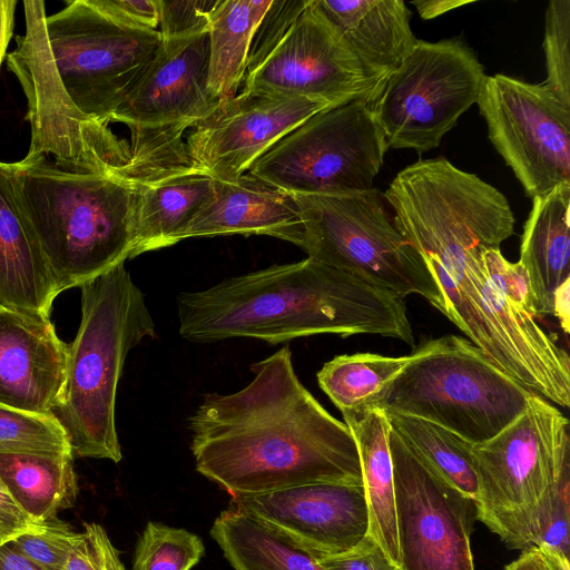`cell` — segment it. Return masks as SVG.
Returning <instances> with one entry per match:
<instances>
[{
	"label": "cell",
	"mask_w": 570,
	"mask_h": 570,
	"mask_svg": "<svg viewBox=\"0 0 570 570\" xmlns=\"http://www.w3.org/2000/svg\"><path fill=\"white\" fill-rule=\"evenodd\" d=\"M504 570H564L540 549L523 550L519 558L504 567Z\"/></svg>",
	"instance_id": "b9f144b4"
},
{
	"label": "cell",
	"mask_w": 570,
	"mask_h": 570,
	"mask_svg": "<svg viewBox=\"0 0 570 570\" xmlns=\"http://www.w3.org/2000/svg\"><path fill=\"white\" fill-rule=\"evenodd\" d=\"M382 82L366 70L316 0H309L277 47L245 77L243 90L337 107L360 99L372 104Z\"/></svg>",
	"instance_id": "5bb4252c"
},
{
	"label": "cell",
	"mask_w": 570,
	"mask_h": 570,
	"mask_svg": "<svg viewBox=\"0 0 570 570\" xmlns=\"http://www.w3.org/2000/svg\"><path fill=\"white\" fill-rule=\"evenodd\" d=\"M218 0H159L161 38L188 37L208 31L209 17Z\"/></svg>",
	"instance_id": "74e56055"
},
{
	"label": "cell",
	"mask_w": 570,
	"mask_h": 570,
	"mask_svg": "<svg viewBox=\"0 0 570 570\" xmlns=\"http://www.w3.org/2000/svg\"><path fill=\"white\" fill-rule=\"evenodd\" d=\"M570 184L532 199L523 225L519 263L525 269L538 315L552 314L556 289L570 279Z\"/></svg>",
	"instance_id": "603a6c76"
},
{
	"label": "cell",
	"mask_w": 570,
	"mask_h": 570,
	"mask_svg": "<svg viewBox=\"0 0 570 570\" xmlns=\"http://www.w3.org/2000/svg\"><path fill=\"white\" fill-rule=\"evenodd\" d=\"M326 102L242 90L198 121L185 138L190 163L215 180L235 183L254 161Z\"/></svg>",
	"instance_id": "9a60e30c"
},
{
	"label": "cell",
	"mask_w": 570,
	"mask_h": 570,
	"mask_svg": "<svg viewBox=\"0 0 570 570\" xmlns=\"http://www.w3.org/2000/svg\"><path fill=\"white\" fill-rule=\"evenodd\" d=\"M43 18L58 82L86 128L101 142L128 148L109 124L116 109L154 58L158 30L128 26L92 0H73Z\"/></svg>",
	"instance_id": "8992f818"
},
{
	"label": "cell",
	"mask_w": 570,
	"mask_h": 570,
	"mask_svg": "<svg viewBox=\"0 0 570 570\" xmlns=\"http://www.w3.org/2000/svg\"><path fill=\"white\" fill-rule=\"evenodd\" d=\"M385 414L391 429L416 456L475 501L478 474L474 444L430 421L394 412Z\"/></svg>",
	"instance_id": "83f0119b"
},
{
	"label": "cell",
	"mask_w": 570,
	"mask_h": 570,
	"mask_svg": "<svg viewBox=\"0 0 570 570\" xmlns=\"http://www.w3.org/2000/svg\"><path fill=\"white\" fill-rule=\"evenodd\" d=\"M488 136L525 195L570 184V107L542 83L485 76L478 99Z\"/></svg>",
	"instance_id": "8fae6325"
},
{
	"label": "cell",
	"mask_w": 570,
	"mask_h": 570,
	"mask_svg": "<svg viewBox=\"0 0 570 570\" xmlns=\"http://www.w3.org/2000/svg\"><path fill=\"white\" fill-rule=\"evenodd\" d=\"M32 523L33 521L21 510L0 479V535L10 540Z\"/></svg>",
	"instance_id": "60d3db41"
},
{
	"label": "cell",
	"mask_w": 570,
	"mask_h": 570,
	"mask_svg": "<svg viewBox=\"0 0 570 570\" xmlns=\"http://www.w3.org/2000/svg\"><path fill=\"white\" fill-rule=\"evenodd\" d=\"M63 570H126L119 551L105 529L95 522L83 523V530L71 550Z\"/></svg>",
	"instance_id": "8d00e7d4"
},
{
	"label": "cell",
	"mask_w": 570,
	"mask_h": 570,
	"mask_svg": "<svg viewBox=\"0 0 570 570\" xmlns=\"http://www.w3.org/2000/svg\"><path fill=\"white\" fill-rule=\"evenodd\" d=\"M299 244L308 258L403 297L415 294L441 312L442 294L420 253L394 225L377 188L340 195H294Z\"/></svg>",
	"instance_id": "52a82bcc"
},
{
	"label": "cell",
	"mask_w": 570,
	"mask_h": 570,
	"mask_svg": "<svg viewBox=\"0 0 570 570\" xmlns=\"http://www.w3.org/2000/svg\"><path fill=\"white\" fill-rule=\"evenodd\" d=\"M568 419L533 394L527 410L491 440L473 445L476 520L510 549L533 548L541 507L556 475Z\"/></svg>",
	"instance_id": "ba28073f"
},
{
	"label": "cell",
	"mask_w": 570,
	"mask_h": 570,
	"mask_svg": "<svg viewBox=\"0 0 570 570\" xmlns=\"http://www.w3.org/2000/svg\"><path fill=\"white\" fill-rule=\"evenodd\" d=\"M271 1L218 0L208 24V86L224 101L237 95L244 81L254 31Z\"/></svg>",
	"instance_id": "484cf974"
},
{
	"label": "cell",
	"mask_w": 570,
	"mask_h": 570,
	"mask_svg": "<svg viewBox=\"0 0 570 570\" xmlns=\"http://www.w3.org/2000/svg\"><path fill=\"white\" fill-rule=\"evenodd\" d=\"M26 32L9 55L8 66L18 77L28 100L31 126L29 156H43L70 170L112 173L128 168L129 148L98 140L83 125L63 94L51 61L43 31V1H24Z\"/></svg>",
	"instance_id": "4fadbf2b"
},
{
	"label": "cell",
	"mask_w": 570,
	"mask_h": 570,
	"mask_svg": "<svg viewBox=\"0 0 570 570\" xmlns=\"http://www.w3.org/2000/svg\"><path fill=\"white\" fill-rule=\"evenodd\" d=\"M210 535L234 570H324L306 551L230 509L215 519Z\"/></svg>",
	"instance_id": "4316f807"
},
{
	"label": "cell",
	"mask_w": 570,
	"mask_h": 570,
	"mask_svg": "<svg viewBox=\"0 0 570 570\" xmlns=\"http://www.w3.org/2000/svg\"><path fill=\"white\" fill-rule=\"evenodd\" d=\"M483 267L495 289L515 308L535 317L529 277L523 266L510 263L500 248H487L481 254Z\"/></svg>",
	"instance_id": "d590c367"
},
{
	"label": "cell",
	"mask_w": 570,
	"mask_h": 570,
	"mask_svg": "<svg viewBox=\"0 0 570 570\" xmlns=\"http://www.w3.org/2000/svg\"><path fill=\"white\" fill-rule=\"evenodd\" d=\"M80 532L57 517L33 522L10 541L30 561L43 570H63Z\"/></svg>",
	"instance_id": "d6a6232c"
},
{
	"label": "cell",
	"mask_w": 570,
	"mask_h": 570,
	"mask_svg": "<svg viewBox=\"0 0 570 570\" xmlns=\"http://www.w3.org/2000/svg\"><path fill=\"white\" fill-rule=\"evenodd\" d=\"M484 78L483 66L461 39L417 40L371 104L387 148L422 154L438 147L478 102Z\"/></svg>",
	"instance_id": "30bf717a"
},
{
	"label": "cell",
	"mask_w": 570,
	"mask_h": 570,
	"mask_svg": "<svg viewBox=\"0 0 570 570\" xmlns=\"http://www.w3.org/2000/svg\"><path fill=\"white\" fill-rule=\"evenodd\" d=\"M309 0H272L249 46L245 77L252 73L285 37ZM245 79V78H244Z\"/></svg>",
	"instance_id": "836d02e7"
},
{
	"label": "cell",
	"mask_w": 570,
	"mask_h": 570,
	"mask_svg": "<svg viewBox=\"0 0 570 570\" xmlns=\"http://www.w3.org/2000/svg\"><path fill=\"white\" fill-rule=\"evenodd\" d=\"M67 344L49 317L0 311V404L52 413L66 380Z\"/></svg>",
	"instance_id": "ac0fdd59"
},
{
	"label": "cell",
	"mask_w": 570,
	"mask_h": 570,
	"mask_svg": "<svg viewBox=\"0 0 570 570\" xmlns=\"http://www.w3.org/2000/svg\"><path fill=\"white\" fill-rule=\"evenodd\" d=\"M132 150L134 163L112 173L65 169L43 156L11 164L18 200L61 292L132 258L139 178L163 149Z\"/></svg>",
	"instance_id": "3957f363"
},
{
	"label": "cell",
	"mask_w": 570,
	"mask_h": 570,
	"mask_svg": "<svg viewBox=\"0 0 570 570\" xmlns=\"http://www.w3.org/2000/svg\"><path fill=\"white\" fill-rule=\"evenodd\" d=\"M208 32L161 38L147 68L111 117L125 124L131 140L184 135L222 102L208 86Z\"/></svg>",
	"instance_id": "2e32d148"
},
{
	"label": "cell",
	"mask_w": 570,
	"mask_h": 570,
	"mask_svg": "<svg viewBox=\"0 0 570 570\" xmlns=\"http://www.w3.org/2000/svg\"><path fill=\"white\" fill-rule=\"evenodd\" d=\"M177 316L194 343L373 334L414 345L405 297L308 257L180 293Z\"/></svg>",
	"instance_id": "7a4b0ae2"
},
{
	"label": "cell",
	"mask_w": 570,
	"mask_h": 570,
	"mask_svg": "<svg viewBox=\"0 0 570 570\" xmlns=\"http://www.w3.org/2000/svg\"><path fill=\"white\" fill-rule=\"evenodd\" d=\"M543 50L547 79L542 85L570 107V1L551 0L546 10Z\"/></svg>",
	"instance_id": "1f68e13d"
},
{
	"label": "cell",
	"mask_w": 570,
	"mask_h": 570,
	"mask_svg": "<svg viewBox=\"0 0 570 570\" xmlns=\"http://www.w3.org/2000/svg\"><path fill=\"white\" fill-rule=\"evenodd\" d=\"M215 179L194 166L185 142L156 158L138 183L132 258L177 244V236L214 190Z\"/></svg>",
	"instance_id": "d6986e66"
},
{
	"label": "cell",
	"mask_w": 570,
	"mask_h": 570,
	"mask_svg": "<svg viewBox=\"0 0 570 570\" xmlns=\"http://www.w3.org/2000/svg\"><path fill=\"white\" fill-rule=\"evenodd\" d=\"M533 394L468 338L444 335L417 346L371 407L416 416L481 444L517 420Z\"/></svg>",
	"instance_id": "5b68a950"
},
{
	"label": "cell",
	"mask_w": 570,
	"mask_h": 570,
	"mask_svg": "<svg viewBox=\"0 0 570 570\" xmlns=\"http://www.w3.org/2000/svg\"><path fill=\"white\" fill-rule=\"evenodd\" d=\"M4 541H7V540H6V539H3V538L0 535V544H1L2 542H4Z\"/></svg>",
	"instance_id": "7dc6e473"
},
{
	"label": "cell",
	"mask_w": 570,
	"mask_h": 570,
	"mask_svg": "<svg viewBox=\"0 0 570 570\" xmlns=\"http://www.w3.org/2000/svg\"><path fill=\"white\" fill-rule=\"evenodd\" d=\"M230 497L228 509L256 519L316 559L347 551L368 533L362 485L312 483Z\"/></svg>",
	"instance_id": "e0dca14e"
},
{
	"label": "cell",
	"mask_w": 570,
	"mask_h": 570,
	"mask_svg": "<svg viewBox=\"0 0 570 570\" xmlns=\"http://www.w3.org/2000/svg\"><path fill=\"white\" fill-rule=\"evenodd\" d=\"M81 288V321L67 345L66 380L52 414L72 456L121 460L115 406L118 382L131 348L156 336L144 293L125 264Z\"/></svg>",
	"instance_id": "277c9868"
},
{
	"label": "cell",
	"mask_w": 570,
	"mask_h": 570,
	"mask_svg": "<svg viewBox=\"0 0 570 570\" xmlns=\"http://www.w3.org/2000/svg\"><path fill=\"white\" fill-rule=\"evenodd\" d=\"M68 453L66 432L52 413H32L0 404V454Z\"/></svg>",
	"instance_id": "4dcf8cb0"
},
{
	"label": "cell",
	"mask_w": 570,
	"mask_h": 570,
	"mask_svg": "<svg viewBox=\"0 0 570 570\" xmlns=\"http://www.w3.org/2000/svg\"><path fill=\"white\" fill-rule=\"evenodd\" d=\"M317 561L324 570H399L368 533L350 550Z\"/></svg>",
	"instance_id": "f35d334b"
},
{
	"label": "cell",
	"mask_w": 570,
	"mask_h": 570,
	"mask_svg": "<svg viewBox=\"0 0 570 570\" xmlns=\"http://www.w3.org/2000/svg\"><path fill=\"white\" fill-rule=\"evenodd\" d=\"M204 552L195 533L149 521L138 538L132 570H190Z\"/></svg>",
	"instance_id": "f546056e"
},
{
	"label": "cell",
	"mask_w": 570,
	"mask_h": 570,
	"mask_svg": "<svg viewBox=\"0 0 570 570\" xmlns=\"http://www.w3.org/2000/svg\"><path fill=\"white\" fill-rule=\"evenodd\" d=\"M0 570H43L26 558L10 540L0 544Z\"/></svg>",
	"instance_id": "7bdbcfd3"
},
{
	"label": "cell",
	"mask_w": 570,
	"mask_h": 570,
	"mask_svg": "<svg viewBox=\"0 0 570 570\" xmlns=\"http://www.w3.org/2000/svg\"><path fill=\"white\" fill-rule=\"evenodd\" d=\"M570 502L562 499L552 485L540 511L533 547L570 570L569 541Z\"/></svg>",
	"instance_id": "e575fe53"
},
{
	"label": "cell",
	"mask_w": 570,
	"mask_h": 570,
	"mask_svg": "<svg viewBox=\"0 0 570 570\" xmlns=\"http://www.w3.org/2000/svg\"><path fill=\"white\" fill-rule=\"evenodd\" d=\"M367 100L324 109L289 131L247 174L292 195L373 188L387 150Z\"/></svg>",
	"instance_id": "9c48e42d"
},
{
	"label": "cell",
	"mask_w": 570,
	"mask_h": 570,
	"mask_svg": "<svg viewBox=\"0 0 570 570\" xmlns=\"http://www.w3.org/2000/svg\"><path fill=\"white\" fill-rule=\"evenodd\" d=\"M267 235L296 246L303 237L301 207L294 195L247 173L235 183L215 180L212 196L177 236Z\"/></svg>",
	"instance_id": "ffe728a7"
},
{
	"label": "cell",
	"mask_w": 570,
	"mask_h": 570,
	"mask_svg": "<svg viewBox=\"0 0 570 570\" xmlns=\"http://www.w3.org/2000/svg\"><path fill=\"white\" fill-rule=\"evenodd\" d=\"M366 70L377 80L392 72L417 42L403 0H316Z\"/></svg>",
	"instance_id": "7402d4cb"
},
{
	"label": "cell",
	"mask_w": 570,
	"mask_h": 570,
	"mask_svg": "<svg viewBox=\"0 0 570 570\" xmlns=\"http://www.w3.org/2000/svg\"><path fill=\"white\" fill-rule=\"evenodd\" d=\"M250 370L246 386L206 394L189 417L196 470L230 495L312 483L363 487L351 430L302 384L289 347Z\"/></svg>",
	"instance_id": "6da1fadb"
},
{
	"label": "cell",
	"mask_w": 570,
	"mask_h": 570,
	"mask_svg": "<svg viewBox=\"0 0 570 570\" xmlns=\"http://www.w3.org/2000/svg\"><path fill=\"white\" fill-rule=\"evenodd\" d=\"M117 20L145 30H158L159 0H92Z\"/></svg>",
	"instance_id": "ab89813d"
},
{
	"label": "cell",
	"mask_w": 570,
	"mask_h": 570,
	"mask_svg": "<svg viewBox=\"0 0 570 570\" xmlns=\"http://www.w3.org/2000/svg\"><path fill=\"white\" fill-rule=\"evenodd\" d=\"M399 570H474L475 501L416 456L391 429Z\"/></svg>",
	"instance_id": "7c38bea8"
},
{
	"label": "cell",
	"mask_w": 570,
	"mask_h": 570,
	"mask_svg": "<svg viewBox=\"0 0 570 570\" xmlns=\"http://www.w3.org/2000/svg\"><path fill=\"white\" fill-rule=\"evenodd\" d=\"M470 2L463 0H415L411 3L417 9L422 19L431 20Z\"/></svg>",
	"instance_id": "f6af8a7d"
},
{
	"label": "cell",
	"mask_w": 570,
	"mask_h": 570,
	"mask_svg": "<svg viewBox=\"0 0 570 570\" xmlns=\"http://www.w3.org/2000/svg\"><path fill=\"white\" fill-rule=\"evenodd\" d=\"M60 292L18 200L12 166L0 161V306L49 317Z\"/></svg>",
	"instance_id": "44dd1931"
},
{
	"label": "cell",
	"mask_w": 570,
	"mask_h": 570,
	"mask_svg": "<svg viewBox=\"0 0 570 570\" xmlns=\"http://www.w3.org/2000/svg\"><path fill=\"white\" fill-rule=\"evenodd\" d=\"M17 1L0 0V66L13 30Z\"/></svg>",
	"instance_id": "bcb514c9"
},
{
	"label": "cell",
	"mask_w": 570,
	"mask_h": 570,
	"mask_svg": "<svg viewBox=\"0 0 570 570\" xmlns=\"http://www.w3.org/2000/svg\"><path fill=\"white\" fill-rule=\"evenodd\" d=\"M72 459L68 453L0 454V479L33 522L49 520L76 501Z\"/></svg>",
	"instance_id": "d4e9b609"
},
{
	"label": "cell",
	"mask_w": 570,
	"mask_h": 570,
	"mask_svg": "<svg viewBox=\"0 0 570 570\" xmlns=\"http://www.w3.org/2000/svg\"><path fill=\"white\" fill-rule=\"evenodd\" d=\"M358 450L368 507V534L399 568L394 472L390 452L391 426L383 410L370 407L342 412Z\"/></svg>",
	"instance_id": "cb8c5ba5"
},
{
	"label": "cell",
	"mask_w": 570,
	"mask_h": 570,
	"mask_svg": "<svg viewBox=\"0 0 570 570\" xmlns=\"http://www.w3.org/2000/svg\"><path fill=\"white\" fill-rule=\"evenodd\" d=\"M2 308H3V307H2V306H0V311H1Z\"/></svg>",
	"instance_id": "c3c4849f"
},
{
	"label": "cell",
	"mask_w": 570,
	"mask_h": 570,
	"mask_svg": "<svg viewBox=\"0 0 570 570\" xmlns=\"http://www.w3.org/2000/svg\"><path fill=\"white\" fill-rule=\"evenodd\" d=\"M409 361L410 355H337L322 366L316 377L321 390L341 413L370 409L376 396L399 375Z\"/></svg>",
	"instance_id": "f1b7e54d"
},
{
	"label": "cell",
	"mask_w": 570,
	"mask_h": 570,
	"mask_svg": "<svg viewBox=\"0 0 570 570\" xmlns=\"http://www.w3.org/2000/svg\"><path fill=\"white\" fill-rule=\"evenodd\" d=\"M552 315L558 320L564 334L568 335L570 326V279L556 289L552 302Z\"/></svg>",
	"instance_id": "ee69618b"
}]
</instances>
